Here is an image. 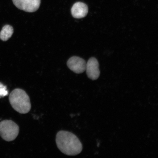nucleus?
<instances>
[{
    "mask_svg": "<svg viewBox=\"0 0 158 158\" xmlns=\"http://www.w3.org/2000/svg\"><path fill=\"white\" fill-rule=\"evenodd\" d=\"M56 142L57 147L63 153L75 156L81 153L82 145L78 138L69 131H60L57 133Z\"/></svg>",
    "mask_w": 158,
    "mask_h": 158,
    "instance_id": "nucleus-1",
    "label": "nucleus"
},
{
    "mask_svg": "<svg viewBox=\"0 0 158 158\" xmlns=\"http://www.w3.org/2000/svg\"><path fill=\"white\" fill-rule=\"evenodd\" d=\"M9 100L14 109L19 113L27 114L31 109L29 96L21 89H16L13 90L9 95Z\"/></svg>",
    "mask_w": 158,
    "mask_h": 158,
    "instance_id": "nucleus-2",
    "label": "nucleus"
},
{
    "mask_svg": "<svg viewBox=\"0 0 158 158\" xmlns=\"http://www.w3.org/2000/svg\"><path fill=\"white\" fill-rule=\"evenodd\" d=\"M19 127L11 120H4L0 122V135L6 141H13L18 135Z\"/></svg>",
    "mask_w": 158,
    "mask_h": 158,
    "instance_id": "nucleus-3",
    "label": "nucleus"
},
{
    "mask_svg": "<svg viewBox=\"0 0 158 158\" xmlns=\"http://www.w3.org/2000/svg\"><path fill=\"white\" fill-rule=\"evenodd\" d=\"M14 4L19 9L27 12L36 11L40 6L41 0H12Z\"/></svg>",
    "mask_w": 158,
    "mask_h": 158,
    "instance_id": "nucleus-4",
    "label": "nucleus"
},
{
    "mask_svg": "<svg viewBox=\"0 0 158 158\" xmlns=\"http://www.w3.org/2000/svg\"><path fill=\"white\" fill-rule=\"evenodd\" d=\"M86 63L84 59L77 56H73L67 62L68 68L76 73L80 74L86 70Z\"/></svg>",
    "mask_w": 158,
    "mask_h": 158,
    "instance_id": "nucleus-5",
    "label": "nucleus"
},
{
    "mask_svg": "<svg viewBox=\"0 0 158 158\" xmlns=\"http://www.w3.org/2000/svg\"><path fill=\"white\" fill-rule=\"evenodd\" d=\"M86 74L89 78L92 80L98 79L100 75L98 61L94 58L89 59L86 64Z\"/></svg>",
    "mask_w": 158,
    "mask_h": 158,
    "instance_id": "nucleus-6",
    "label": "nucleus"
},
{
    "mask_svg": "<svg viewBox=\"0 0 158 158\" xmlns=\"http://www.w3.org/2000/svg\"><path fill=\"white\" fill-rule=\"evenodd\" d=\"M88 11L87 5L84 3L78 2L73 5L71 9V13L75 18L80 19L85 17Z\"/></svg>",
    "mask_w": 158,
    "mask_h": 158,
    "instance_id": "nucleus-7",
    "label": "nucleus"
},
{
    "mask_svg": "<svg viewBox=\"0 0 158 158\" xmlns=\"http://www.w3.org/2000/svg\"><path fill=\"white\" fill-rule=\"evenodd\" d=\"M14 30L12 27L6 25L0 32V39L3 41H6L10 38L13 34Z\"/></svg>",
    "mask_w": 158,
    "mask_h": 158,
    "instance_id": "nucleus-8",
    "label": "nucleus"
},
{
    "mask_svg": "<svg viewBox=\"0 0 158 158\" xmlns=\"http://www.w3.org/2000/svg\"><path fill=\"white\" fill-rule=\"evenodd\" d=\"M8 94L6 86L0 83V98L4 97Z\"/></svg>",
    "mask_w": 158,
    "mask_h": 158,
    "instance_id": "nucleus-9",
    "label": "nucleus"
}]
</instances>
